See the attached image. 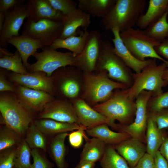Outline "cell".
<instances>
[{
    "label": "cell",
    "mask_w": 168,
    "mask_h": 168,
    "mask_svg": "<svg viewBox=\"0 0 168 168\" xmlns=\"http://www.w3.org/2000/svg\"><path fill=\"white\" fill-rule=\"evenodd\" d=\"M2 124L12 129L22 137L35 118L34 113L18 98L14 92H0Z\"/></svg>",
    "instance_id": "6da1fadb"
},
{
    "label": "cell",
    "mask_w": 168,
    "mask_h": 168,
    "mask_svg": "<svg viewBox=\"0 0 168 168\" xmlns=\"http://www.w3.org/2000/svg\"><path fill=\"white\" fill-rule=\"evenodd\" d=\"M145 0H116L114 6L102 19L105 28H117L120 32L136 25L145 9Z\"/></svg>",
    "instance_id": "7a4b0ae2"
},
{
    "label": "cell",
    "mask_w": 168,
    "mask_h": 168,
    "mask_svg": "<svg viewBox=\"0 0 168 168\" xmlns=\"http://www.w3.org/2000/svg\"><path fill=\"white\" fill-rule=\"evenodd\" d=\"M83 73L85 88L81 98L92 107L108 100L115 90L129 87L125 84L110 79L104 70Z\"/></svg>",
    "instance_id": "3957f363"
},
{
    "label": "cell",
    "mask_w": 168,
    "mask_h": 168,
    "mask_svg": "<svg viewBox=\"0 0 168 168\" xmlns=\"http://www.w3.org/2000/svg\"><path fill=\"white\" fill-rule=\"evenodd\" d=\"M50 77L55 98L70 101L81 98L85 88L83 71L75 66H67L56 70Z\"/></svg>",
    "instance_id": "277c9868"
},
{
    "label": "cell",
    "mask_w": 168,
    "mask_h": 168,
    "mask_svg": "<svg viewBox=\"0 0 168 168\" xmlns=\"http://www.w3.org/2000/svg\"><path fill=\"white\" fill-rule=\"evenodd\" d=\"M128 88L115 90L108 100L92 108L109 119L118 121L121 125L131 124L135 119L136 105L134 101L129 98Z\"/></svg>",
    "instance_id": "5b68a950"
},
{
    "label": "cell",
    "mask_w": 168,
    "mask_h": 168,
    "mask_svg": "<svg viewBox=\"0 0 168 168\" xmlns=\"http://www.w3.org/2000/svg\"><path fill=\"white\" fill-rule=\"evenodd\" d=\"M167 67L166 64L164 62L158 65L156 59L153 58L140 72H132L133 83L128 88L129 98L134 101L140 93L144 90L152 91V96L163 93L162 88L168 84V81L162 78L163 71Z\"/></svg>",
    "instance_id": "8992f818"
},
{
    "label": "cell",
    "mask_w": 168,
    "mask_h": 168,
    "mask_svg": "<svg viewBox=\"0 0 168 168\" xmlns=\"http://www.w3.org/2000/svg\"><path fill=\"white\" fill-rule=\"evenodd\" d=\"M114 47L107 40H102L101 49L95 70H104L109 78L130 87L133 80L129 68L115 54Z\"/></svg>",
    "instance_id": "52a82bcc"
},
{
    "label": "cell",
    "mask_w": 168,
    "mask_h": 168,
    "mask_svg": "<svg viewBox=\"0 0 168 168\" xmlns=\"http://www.w3.org/2000/svg\"><path fill=\"white\" fill-rule=\"evenodd\" d=\"M121 39L126 48L137 59L143 61L146 58L157 59L165 63L168 61L158 55L154 48L159 43L147 35L144 30L132 28L120 32Z\"/></svg>",
    "instance_id": "ba28073f"
},
{
    "label": "cell",
    "mask_w": 168,
    "mask_h": 168,
    "mask_svg": "<svg viewBox=\"0 0 168 168\" xmlns=\"http://www.w3.org/2000/svg\"><path fill=\"white\" fill-rule=\"evenodd\" d=\"M41 52H36L33 55L36 61L30 64L27 68L28 72L42 71L50 77L53 72L63 67L75 66L76 55L72 52H62L50 46L44 47Z\"/></svg>",
    "instance_id": "9c48e42d"
},
{
    "label": "cell",
    "mask_w": 168,
    "mask_h": 168,
    "mask_svg": "<svg viewBox=\"0 0 168 168\" xmlns=\"http://www.w3.org/2000/svg\"><path fill=\"white\" fill-rule=\"evenodd\" d=\"M63 30L62 22L48 19L34 22L27 18L21 33L38 40L44 47L50 46L56 39L60 38Z\"/></svg>",
    "instance_id": "30bf717a"
},
{
    "label": "cell",
    "mask_w": 168,
    "mask_h": 168,
    "mask_svg": "<svg viewBox=\"0 0 168 168\" xmlns=\"http://www.w3.org/2000/svg\"><path fill=\"white\" fill-rule=\"evenodd\" d=\"M153 94L152 91H142L136 99V110L133 122L128 125L117 124V131L129 134L131 137L137 138L143 142H146L148 115L147 109L148 101Z\"/></svg>",
    "instance_id": "8fae6325"
},
{
    "label": "cell",
    "mask_w": 168,
    "mask_h": 168,
    "mask_svg": "<svg viewBox=\"0 0 168 168\" xmlns=\"http://www.w3.org/2000/svg\"><path fill=\"white\" fill-rule=\"evenodd\" d=\"M102 40L99 31L93 30L89 32L82 50L75 57L74 66L83 72L94 71L100 53Z\"/></svg>",
    "instance_id": "7c38bea8"
},
{
    "label": "cell",
    "mask_w": 168,
    "mask_h": 168,
    "mask_svg": "<svg viewBox=\"0 0 168 168\" xmlns=\"http://www.w3.org/2000/svg\"><path fill=\"white\" fill-rule=\"evenodd\" d=\"M42 119L80 124L72 103L65 98H55L48 103L35 118Z\"/></svg>",
    "instance_id": "4fadbf2b"
},
{
    "label": "cell",
    "mask_w": 168,
    "mask_h": 168,
    "mask_svg": "<svg viewBox=\"0 0 168 168\" xmlns=\"http://www.w3.org/2000/svg\"><path fill=\"white\" fill-rule=\"evenodd\" d=\"M29 17L26 4H18L5 13V20L0 31V47L6 48L7 40L11 37L19 35V31L26 18Z\"/></svg>",
    "instance_id": "5bb4252c"
},
{
    "label": "cell",
    "mask_w": 168,
    "mask_h": 168,
    "mask_svg": "<svg viewBox=\"0 0 168 168\" xmlns=\"http://www.w3.org/2000/svg\"><path fill=\"white\" fill-rule=\"evenodd\" d=\"M75 109L80 124L87 128L106 124L117 130V124L95 110L81 98L70 101Z\"/></svg>",
    "instance_id": "9a60e30c"
},
{
    "label": "cell",
    "mask_w": 168,
    "mask_h": 168,
    "mask_svg": "<svg viewBox=\"0 0 168 168\" xmlns=\"http://www.w3.org/2000/svg\"><path fill=\"white\" fill-rule=\"evenodd\" d=\"M7 77L14 85L42 91L54 96L51 77H48L44 72L38 71L25 74L12 72L8 73Z\"/></svg>",
    "instance_id": "2e32d148"
},
{
    "label": "cell",
    "mask_w": 168,
    "mask_h": 168,
    "mask_svg": "<svg viewBox=\"0 0 168 168\" xmlns=\"http://www.w3.org/2000/svg\"><path fill=\"white\" fill-rule=\"evenodd\" d=\"M15 85L16 91L15 93L17 97L35 113L40 112L48 103L55 98L53 95L44 91Z\"/></svg>",
    "instance_id": "e0dca14e"
},
{
    "label": "cell",
    "mask_w": 168,
    "mask_h": 168,
    "mask_svg": "<svg viewBox=\"0 0 168 168\" xmlns=\"http://www.w3.org/2000/svg\"><path fill=\"white\" fill-rule=\"evenodd\" d=\"M114 38L111 39L114 44L113 51L119 57L126 66L132 69L135 73H139L148 66L152 59L140 61L135 58L129 51L123 43L120 36V31L117 28L113 29Z\"/></svg>",
    "instance_id": "ac0fdd59"
},
{
    "label": "cell",
    "mask_w": 168,
    "mask_h": 168,
    "mask_svg": "<svg viewBox=\"0 0 168 168\" xmlns=\"http://www.w3.org/2000/svg\"><path fill=\"white\" fill-rule=\"evenodd\" d=\"M112 146L131 168H134L147 153L146 146L144 143L132 137Z\"/></svg>",
    "instance_id": "d6986e66"
},
{
    "label": "cell",
    "mask_w": 168,
    "mask_h": 168,
    "mask_svg": "<svg viewBox=\"0 0 168 168\" xmlns=\"http://www.w3.org/2000/svg\"><path fill=\"white\" fill-rule=\"evenodd\" d=\"M26 5L29 13V19L37 22L42 19H48L62 22L64 16L56 10L47 0H28Z\"/></svg>",
    "instance_id": "ffe728a7"
},
{
    "label": "cell",
    "mask_w": 168,
    "mask_h": 168,
    "mask_svg": "<svg viewBox=\"0 0 168 168\" xmlns=\"http://www.w3.org/2000/svg\"><path fill=\"white\" fill-rule=\"evenodd\" d=\"M63 30L61 39L77 36V30L80 27L87 29L90 24V16L78 8L66 16L62 21Z\"/></svg>",
    "instance_id": "44dd1931"
},
{
    "label": "cell",
    "mask_w": 168,
    "mask_h": 168,
    "mask_svg": "<svg viewBox=\"0 0 168 168\" xmlns=\"http://www.w3.org/2000/svg\"><path fill=\"white\" fill-rule=\"evenodd\" d=\"M7 43L17 49L27 69L30 64L28 62L29 57L31 55L33 56L38 49H42L44 47L38 40L22 34L11 37L8 40Z\"/></svg>",
    "instance_id": "7402d4cb"
},
{
    "label": "cell",
    "mask_w": 168,
    "mask_h": 168,
    "mask_svg": "<svg viewBox=\"0 0 168 168\" xmlns=\"http://www.w3.org/2000/svg\"><path fill=\"white\" fill-rule=\"evenodd\" d=\"M109 126L103 124L87 128L86 132L88 135L98 138L106 145L114 146L131 137L128 133L114 132L110 130Z\"/></svg>",
    "instance_id": "603a6c76"
},
{
    "label": "cell",
    "mask_w": 168,
    "mask_h": 168,
    "mask_svg": "<svg viewBox=\"0 0 168 168\" xmlns=\"http://www.w3.org/2000/svg\"><path fill=\"white\" fill-rule=\"evenodd\" d=\"M68 135V133L59 134L51 137L48 141L47 151L57 168H67L69 166L65 159L67 149L65 144Z\"/></svg>",
    "instance_id": "cb8c5ba5"
},
{
    "label": "cell",
    "mask_w": 168,
    "mask_h": 168,
    "mask_svg": "<svg viewBox=\"0 0 168 168\" xmlns=\"http://www.w3.org/2000/svg\"><path fill=\"white\" fill-rule=\"evenodd\" d=\"M35 126L46 136L50 137L78 129L80 124L58 121L49 119H35Z\"/></svg>",
    "instance_id": "d4e9b609"
},
{
    "label": "cell",
    "mask_w": 168,
    "mask_h": 168,
    "mask_svg": "<svg viewBox=\"0 0 168 168\" xmlns=\"http://www.w3.org/2000/svg\"><path fill=\"white\" fill-rule=\"evenodd\" d=\"M168 0H150L147 10L140 17L136 25L140 29H146L159 19L166 12Z\"/></svg>",
    "instance_id": "484cf974"
},
{
    "label": "cell",
    "mask_w": 168,
    "mask_h": 168,
    "mask_svg": "<svg viewBox=\"0 0 168 168\" xmlns=\"http://www.w3.org/2000/svg\"><path fill=\"white\" fill-rule=\"evenodd\" d=\"M86 143L80 155V160L95 163L100 161L105 152L106 144L100 139L87 135L84 138Z\"/></svg>",
    "instance_id": "4316f807"
},
{
    "label": "cell",
    "mask_w": 168,
    "mask_h": 168,
    "mask_svg": "<svg viewBox=\"0 0 168 168\" xmlns=\"http://www.w3.org/2000/svg\"><path fill=\"white\" fill-rule=\"evenodd\" d=\"M116 0H79L78 8L93 17L103 18Z\"/></svg>",
    "instance_id": "83f0119b"
},
{
    "label": "cell",
    "mask_w": 168,
    "mask_h": 168,
    "mask_svg": "<svg viewBox=\"0 0 168 168\" xmlns=\"http://www.w3.org/2000/svg\"><path fill=\"white\" fill-rule=\"evenodd\" d=\"M0 67L12 72L20 74L29 72L24 65L21 56L17 50L12 53L6 48H0Z\"/></svg>",
    "instance_id": "f1b7e54d"
},
{
    "label": "cell",
    "mask_w": 168,
    "mask_h": 168,
    "mask_svg": "<svg viewBox=\"0 0 168 168\" xmlns=\"http://www.w3.org/2000/svg\"><path fill=\"white\" fill-rule=\"evenodd\" d=\"M89 33L87 29H84V32L79 36H71L64 39L59 38L56 39L50 47L55 50L60 48L68 49L76 56L82 50Z\"/></svg>",
    "instance_id": "f546056e"
},
{
    "label": "cell",
    "mask_w": 168,
    "mask_h": 168,
    "mask_svg": "<svg viewBox=\"0 0 168 168\" xmlns=\"http://www.w3.org/2000/svg\"><path fill=\"white\" fill-rule=\"evenodd\" d=\"M146 135L147 153L154 156L164 140L161 130L156 123L148 117Z\"/></svg>",
    "instance_id": "4dcf8cb0"
},
{
    "label": "cell",
    "mask_w": 168,
    "mask_h": 168,
    "mask_svg": "<svg viewBox=\"0 0 168 168\" xmlns=\"http://www.w3.org/2000/svg\"><path fill=\"white\" fill-rule=\"evenodd\" d=\"M100 164L102 168H131L113 146L108 145Z\"/></svg>",
    "instance_id": "1f68e13d"
},
{
    "label": "cell",
    "mask_w": 168,
    "mask_h": 168,
    "mask_svg": "<svg viewBox=\"0 0 168 168\" xmlns=\"http://www.w3.org/2000/svg\"><path fill=\"white\" fill-rule=\"evenodd\" d=\"M46 137L33 122L27 131L24 139L31 149H38L45 153L48 143Z\"/></svg>",
    "instance_id": "d6a6232c"
},
{
    "label": "cell",
    "mask_w": 168,
    "mask_h": 168,
    "mask_svg": "<svg viewBox=\"0 0 168 168\" xmlns=\"http://www.w3.org/2000/svg\"><path fill=\"white\" fill-rule=\"evenodd\" d=\"M168 14L165 12L159 19L144 30L147 35L159 43L168 37Z\"/></svg>",
    "instance_id": "836d02e7"
},
{
    "label": "cell",
    "mask_w": 168,
    "mask_h": 168,
    "mask_svg": "<svg viewBox=\"0 0 168 168\" xmlns=\"http://www.w3.org/2000/svg\"><path fill=\"white\" fill-rule=\"evenodd\" d=\"M23 138L15 131L4 125L0 129V152L17 146Z\"/></svg>",
    "instance_id": "e575fe53"
},
{
    "label": "cell",
    "mask_w": 168,
    "mask_h": 168,
    "mask_svg": "<svg viewBox=\"0 0 168 168\" xmlns=\"http://www.w3.org/2000/svg\"><path fill=\"white\" fill-rule=\"evenodd\" d=\"M31 148L23 139L17 146L14 166L16 168H31Z\"/></svg>",
    "instance_id": "d590c367"
},
{
    "label": "cell",
    "mask_w": 168,
    "mask_h": 168,
    "mask_svg": "<svg viewBox=\"0 0 168 168\" xmlns=\"http://www.w3.org/2000/svg\"><path fill=\"white\" fill-rule=\"evenodd\" d=\"M168 108V91L149 99L147 106V113L156 112Z\"/></svg>",
    "instance_id": "8d00e7d4"
},
{
    "label": "cell",
    "mask_w": 168,
    "mask_h": 168,
    "mask_svg": "<svg viewBox=\"0 0 168 168\" xmlns=\"http://www.w3.org/2000/svg\"><path fill=\"white\" fill-rule=\"evenodd\" d=\"M52 7L66 16L78 8V3L72 0H47Z\"/></svg>",
    "instance_id": "74e56055"
},
{
    "label": "cell",
    "mask_w": 168,
    "mask_h": 168,
    "mask_svg": "<svg viewBox=\"0 0 168 168\" xmlns=\"http://www.w3.org/2000/svg\"><path fill=\"white\" fill-rule=\"evenodd\" d=\"M17 149L16 146L0 152V168H13L14 166Z\"/></svg>",
    "instance_id": "f35d334b"
},
{
    "label": "cell",
    "mask_w": 168,
    "mask_h": 168,
    "mask_svg": "<svg viewBox=\"0 0 168 168\" xmlns=\"http://www.w3.org/2000/svg\"><path fill=\"white\" fill-rule=\"evenodd\" d=\"M33 163L31 168H53L54 164L49 160L45 155L38 149H31Z\"/></svg>",
    "instance_id": "ab89813d"
},
{
    "label": "cell",
    "mask_w": 168,
    "mask_h": 168,
    "mask_svg": "<svg viewBox=\"0 0 168 168\" xmlns=\"http://www.w3.org/2000/svg\"><path fill=\"white\" fill-rule=\"evenodd\" d=\"M147 115L156 123L159 129L168 128V108L158 112L147 113Z\"/></svg>",
    "instance_id": "60d3db41"
},
{
    "label": "cell",
    "mask_w": 168,
    "mask_h": 168,
    "mask_svg": "<svg viewBox=\"0 0 168 168\" xmlns=\"http://www.w3.org/2000/svg\"><path fill=\"white\" fill-rule=\"evenodd\" d=\"M87 128L80 124L79 128L76 131H73L68 134V139L70 145L74 148L80 147L83 142L84 137L86 135V130Z\"/></svg>",
    "instance_id": "b9f144b4"
},
{
    "label": "cell",
    "mask_w": 168,
    "mask_h": 168,
    "mask_svg": "<svg viewBox=\"0 0 168 168\" xmlns=\"http://www.w3.org/2000/svg\"><path fill=\"white\" fill-rule=\"evenodd\" d=\"M6 69H0V92L11 91L15 92L16 86L8 79L7 75L8 73Z\"/></svg>",
    "instance_id": "7bdbcfd3"
},
{
    "label": "cell",
    "mask_w": 168,
    "mask_h": 168,
    "mask_svg": "<svg viewBox=\"0 0 168 168\" xmlns=\"http://www.w3.org/2000/svg\"><path fill=\"white\" fill-rule=\"evenodd\" d=\"M134 168H154V157L146 153Z\"/></svg>",
    "instance_id": "ee69618b"
},
{
    "label": "cell",
    "mask_w": 168,
    "mask_h": 168,
    "mask_svg": "<svg viewBox=\"0 0 168 168\" xmlns=\"http://www.w3.org/2000/svg\"><path fill=\"white\" fill-rule=\"evenodd\" d=\"M24 0H0V12L6 13L19 4L23 3Z\"/></svg>",
    "instance_id": "f6af8a7d"
},
{
    "label": "cell",
    "mask_w": 168,
    "mask_h": 168,
    "mask_svg": "<svg viewBox=\"0 0 168 168\" xmlns=\"http://www.w3.org/2000/svg\"><path fill=\"white\" fill-rule=\"evenodd\" d=\"M156 53L160 56H161L168 61V37L159 43L155 48Z\"/></svg>",
    "instance_id": "bcb514c9"
},
{
    "label": "cell",
    "mask_w": 168,
    "mask_h": 168,
    "mask_svg": "<svg viewBox=\"0 0 168 168\" xmlns=\"http://www.w3.org/2000/svg\"><path fill=\"white\" fill-rule=\"evenodd\" d=\"M154 168H168V164L158 151L154 156Z\"/></svg>",
    "instance_id": "7dc6e473"
},
{
    "label": "cell",
    "mask_w": 168,
    "mask_h": 168,
    "mask_svg": "<svg viewBox=\"0 0 168 168\" xmlns=\"http://www.w3.org/2000/svg\"><path fill=\"white\" fill-rule=\"evenodd\" d=\"M159 149L160 153L168 164V138L164 139Z\"/></svg>",
    "instance_id": "c3c4849f"
},
{
    "label": "cell",
    "mask_w": 168,
    "mask_h": 168,
    "mask_svg": "<svg viewBox=\"0 0 168 168\" xmlns=\"http://www.w3.org/2000/svg\"><path fill=\"white\" fill-rule=\"evenodd\" d=\"M95 165V163L80 160L74 168H94Z\"/></svg>",
    "instance_id": "681fc988"
},
{
    "label": "cell",
    "mask_w": 168,
    "mask_h": 168,
    "mask_svg": "<svg viewBox=\"0 0 168 168\" xmlns=\"http://www.w3.org/2000/svg\"><path fill=\"white\" fill-rule=\"evenodd\" d=\"M5 20V13L0 12V31L2 30Z\"/></svg>",
    "instance_id": "f907efd6"
},
{
    "label": "cell",
    "mask_w": 168,
    "mask_h": 168,
    "mask_svg": "<svg viewBox=\"0 0 168 168\" xmlns=\"http://www.w3.org/2000/svg\"><path fill=\"white\" fill-rule=\"evenodd\" d=\"M162 78L164 80L168 81V68H166L164 70L162 74Z\"/></svg>",
    "instance_id": "816d5d0a"
},
{
    "label": "cell",
    "mask_w": 168,
    "mask_h": 168,
    "mask_svg": "<svg viewBox=\"0 0 168 168\" xmlns=\"http://www.w3.org/2000/svg\"><path fill=\"white\" fill-rule=\"evenodd\" d=\"M166 12H168V3L167 4L166 6Z\"/></svg>",
    "instance_id": "f5cc1de1"
},
{
    "label": "cell",
    "mask_w": 168,
    "mask_h": 168,
    "mask_svg": "<svg viewBox=\"0 0 168 168\" xmlns=\"http://www.w3.org/2000/svg\"><path fill=\"white\" fill-rule=\"evenodd\" d=\"M13 168H16V167H15V166H14Z\"/></svg>",
    "instance_id": "db71d44e"
},
{
    "label": "cell",
    "mask_w": 168,
    "mask_h": 168,
    "mask_svg": "<svg viewBox=\"0 0 168 168\" xmlns=\"http://www.w3.org/2000/svg\"><path fill=\"white\" fill-rule=\"evenodd\" d=\"M98 168V167H97V168Z\"/></svg>",
    "instance_id": "11a10c76"
}]
</instances>
